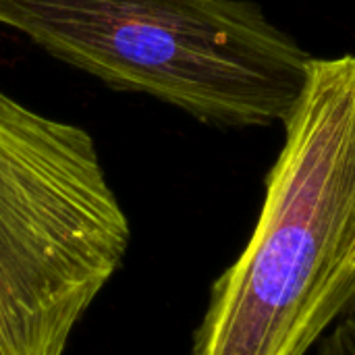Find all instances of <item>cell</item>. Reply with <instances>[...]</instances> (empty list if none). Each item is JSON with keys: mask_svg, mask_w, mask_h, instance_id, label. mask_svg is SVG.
<instances>
[{"mask_svg": "<svg viewBox=\"0 0 355 355\" xmlns=\"http://www.w3.org/2000/svg\"><path fill=\"white\" fill-rule=\"evenodd\" d=\"M256 227L191 355H308L355 314V56L312 58Z\"/></svg>", "mask_w": 355, "mask_h": 355, "instance_id": "cell-1", "label": "cell"}, {"mask_svg": "<svg viewBox=\"0 0 355 355\" xmlns=\"http://www.w3.org/2000/svg\"><path fill=\"white\" fill-rule=\"evenodd\" d=\"M0 25L216 127L285 123L314 58L250 0H0Z\"/></svg>", "mask_w": 355, "mask_h": 355, "instance_id": "cell-2", "label": "cell"}, {"mask_svg": "<svg viewBox=\"0 0 355 355\" xmlns=\"http://www.w3.org/2000/svg\"><path fill=\"white\" fill-rule=\"evenodd\" d=\"M129 241L89 131L0 89V355H64Z\"/></svg>", "mask_w": 355, "mask_h": 355, "instance_id": "cell-3", "label": "cell"}, {"mask_svg": "<svg viewBox=\"0 0 355 355\" xmlns=\"http://www.w3.org/2000/svg\"><path fill=\"white\" fill-rule=\"evenodd\" d=\"M314 355H355V329L329 339Z\"/></svg>", "mask_w": 355, "mask_h": 355, "instance_id": "cell-4", "label": "cell"}]
</instances>
